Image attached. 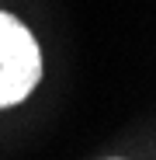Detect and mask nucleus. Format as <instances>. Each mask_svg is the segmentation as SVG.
<instances>
[{"mask_svg": "<svg viewBox=\"0 0 156 160\" xmlns=\"http://www.w3.org/2000/svg\"><path fill=\"white\" fill-rule=\"evenodd\" d=\"M42 77V56L31 32L11 14H0V108L31 94Z\"/></svg>", "mask_w": 156, "mask_h": 160, "instance_id": "f257e3e1", "label": "nucleus"}]
</instances>
